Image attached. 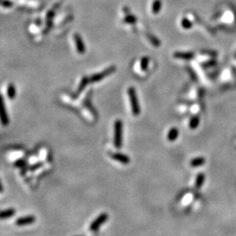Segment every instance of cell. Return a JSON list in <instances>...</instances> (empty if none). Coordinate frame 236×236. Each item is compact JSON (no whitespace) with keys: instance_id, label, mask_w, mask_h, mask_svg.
<instances>
[{"instance_id":"cell-4","label":"cell","mask_w":236,"mask_h":236,"mask_svg":"<svg viewBox=\"0 0 236 236\" xmlns=\"http://www.w3.org/2000/svg\"><path fill=\"white\" fill-rule=\"evenodd\" d=\"M109 219V215L106 212H103L100 216L96 218L95 220L90 224V230L92 232H96L99 230L101 225L105 223Z\"/></svg>"},{"instance_id":"cell-29","label":"cell","mask_w":236,"mask_h":236,"mask_svg":"<svg viewBox=\"0 0 236 236\" xmlns=\"http://www.w3.org/2000/svg\"><path fill=\"white\" fill-rule=\"evenodd\" d=\"M123 11L125 13V14H129V13H130L129 8H128V7H124L123 8Z\"/></svg>"},{"instance_id":"cell-20","label":"cell","mask_w":236,"mask_h":236,"mask_svg":"<svg viewBox=\"0 0 236 236\" xmlns=\"http://www.w3.org/2000/svg\"><path fill=\"white\" fill-rule=\"evenodd\" d=\"M149 61L150 59L149 57L145 56L142 58L141 59V61H140V67H141V70L142 71H146L148 68V65H149Z\"/></svg>"},{"instance_id":"cell-19","label":"cell","mask_w":236,"mask_h":236,"mask_svg":"<svg viewBox=\"0 0 236 236\" xmlns=\"http://www.w3.org/2000/svg\"><path fill=\"white\" fill-rule=\"evenodd\" d=\"M137 20H138V19H137L136 16L129 13V14H126L125 17L123 19V22L126 23V24H133L136 23Z\"/></svg>"},{"instance_id":"cell-25","label":"cell","mask_w":236,"mask_h":236,"mask_svg":"<svg viewBox=\"0 0 236 236\" xmlns=\"http://www.w3.org/2000/svg\"><path fill=\"white\" fill-rule=\"evenodd\" d=\"M25 164L26 162L24 159H19L15 161L14 166L16 167H22L23 166L25 165Z\"/></svg>"},{"instance_id":"cell-22","label":"cell","mask_w":236,"mask_h":236,"mask_svg":"<svg viewBox=\"0 0 236 236\" xmlns=\"http://www.w3.org/2000/svg\"><path fill=\"white\" fill-rule=\"evenodd\" d=\"M201 95H202V92L200 91V89L196 88L193 90L189 96L192 100H198L201 96Z\"/></svg>"},{"instance_id":"cell-15","label":"cell","mask_w":236,"mask_h":236,"mask_svg":"<svg viewBox=\"0 0 236 236\" xmlns=\"http://www.w3.org/2000/svg\"><path fill=\"white\" fill-rule=\"evenodd\" d=\"M16 96V87L13 83H9L7 87V96L9 100H14Z\"/></svg>"},{"instance_id":"cell-5","label":"cell","mask_w":236,"mask_h":236,"mask_svg":"<svg viewBox=\"0 0 236 236\" xmlns=\"http://www.w3.org/2000/svg\"><path fill=\"white\" fill-rule=\"evenodd\" d=\"M36 219L34 216L29 215L26 216H22V217L19 218L16 220L15 224L17 226H24V225H29L31 224L34 223L35 222Z\"/></svg>"},{"instance_id":"cell-21","label":"cell","mask_w":236,"mask_h":236,"mask_svg":"<svg viewBox=\"0 0 236 236\" xmlns=\"http://www.w3.org/2000/svg\"><path fill=\"white\" fill-rule=\"evenodd\" d=\"M146 36L148 38V40H149L150 42H151L153 45H154L155 47H158V46H160L161 42H160V41L158 40V39L154 35H153V34H146Z\"/></svg>"},{"instance_id":"cell-14","label":"cell","mask_w":236,"mask_h":236,"mask_svg":"<svg viewBox=\"0 0 236 236\" xmlns=\"http://www.w3.org/2000/svg\"><path fill=\"white\" fill-rule=\"evenodd\" d=\"M199 122H200L199 117L195 114V115H194V116L190 118V120H189V128H190L191 130L196 129V128H198V126H199Z\"/></svg>"},{"instance_id":"cell-10","label":"cell","mask_w":236,"mask_h":236,"mask_svg":"<svg viewBox=\"0 0 236 236\" xmlns=\"http://www.w3.org/2000/svg\"><path fill=\"white\" fill-rule=\"evenodd\" d=\"M178 136H179V130L175 127H173L168 131L167 135V141L173 142L177 139Z\"/></svg>"},{"instance_id":"cell-12","label":"cell","mask_w":236,"mask_h":236,"mask_svg":"<svg viewBox=\"0 0 236 236\" xmlns=\"http://www.w3.org/2000/svg\"><path fill=\"white\" fill-rule=\"evenodd\" d=\"M206 163V159L203 157H199V158H193L190 161H189V164L192 167H198L203 166Z\"/></svg>"},{"instance_id":"cell-24","label":"cell","mask_w":236,"mask_h":236,"mask_svg":"<svg viewBox=\"0 0 236 236\" xmlns=\"http://www.w3.org/2000/svg\"><path fill=\"white\" fill-rule=\"evenodd\" d=\"M43 162H41V161H39V162L38 163H35V164L31 165L30 167H29V171H36V170L39 169V168L43 166Z\"/></svg>"},{"instance_id":"cell-3","label":"cell","mask_w":236,"mask_h":236,"mask_svg":"<svg viewBox=\"0 0 236 236\" xmlns=\"http://www.w3.org/2000/svg\"><path fill=\"white\" fill-rule=\"evenodd\" d=\"M115 70H116V67H115V66H110L109 67L104 70L103 71H102L101 73H95L93 74V75H92L91 77H90V81L91 82L101 81L104 78H105L106 77H108V76L113 73L115 71Z\"/></svg>"},{"instance_id":"cell-11","label":"cell","mask_w":236,"mask_h":236,"mask_svg":"<svg viewBox=\"0 0 236 236\" xmlns=\"http://www.w3.org/2000/svg\"><path fill=\"white\" fill-rule=\"evenodd\" d=\"M90 78L87 77H83L82 78L81 81H80V84H79L78 86V88H77V92H76V97L77 96L80 95L81 92L83 91L84 89L87 87V86L88 85V83L90 82Z\"/></svg>"},{"instance_id":"cell-28","label":"cell","mask_w":236,"mask_h":236,"mask_svg":"<svg viewBox=\"0 0 236 236\" xmlns=\"http://www.w3.org/2000/svg\"><path fill=\"white\" fill-rule=\"evenodd\" d=\"M182 25H183V27L186 28V29H187V28H189V27H190L189 22L187 20H186V19H183L182 20Z\"/></svg>"},{"instance_id":"cell-7","label":"cell","mask_w":236,"mask_h":236,"mask_svg":"<svg viewBox=\"0 0 236 236\" xmlns=\"http://www.w3.org/2000/svg\"><path fill=\"white\" fill-rule=\"evenodd\" d=\"M73 39L76 44V47H77V52L80 54H83L84 53H85L86 48L80 34H78V33H75V34H73Z\"/></svg>"},{"instance_id":"cell-23","label":"cell","mask_w":236,"mask_h":236,"mask_svg":"<svg viewBox=\"0 0 236 236\" xmlns=\"http://www.w3.org/2000/svg\"><path fill=\"white\" fill-rule=\"evenodd\" d=\"M194 199V194H187V195H186V196H185L184 200H183V203H184V205H189V204H190L191 203L193 202Z\"/></svg>"},{"instance_id":"cell-6","label":"cell","mask_w":236,"mask_h":236,"mask_svg":"<svg viewBox=\"0 0 236 236\" xmlns=\"http://www.w3.org/2000/svg\"><path fill=\"white\" fill-rule=\"evenodd\" d=\"M110 155V158L112 159L115 160V161H118V162L122 163L123 164H128L130 163V158L128 155L122 154V153L119 152H115V153H111Z\"/></svg>"},{"instance_id":"cell-27","label":"cell","mask_w":236,"mask_h":236,"mask_svg":"<svg viewBox=\"0 0 236 236\" xmlns=\"http://www.w3.org/2000/svg\"><path fill=\"white\" fill-rule=\"evenodd\" d=\"M12 5H13V2H11L10 0H3V1L2 2V6L5 8L11 7Z\"/></svg>"},{"instance_id":"cell-9","label":"cell","mask_w":236,"mask_h":236,"mask_svg":"<svg viewBox=\"0 0 236 236\" xmlns=\"http://www.w3.org/2000/svg\"><path fill=\"white\" fill-rule=\"evenodd\" d=\"M206 180V176L204 173H199L196 175L195 178V183H194V188L197 190L202 188L203 185L204 184Z\"/></svg>"},{"instance_id":"cell-18","label":"cell","mask_w":236,"mask_h":236,"mask_svg":"<svg viewBox=\"0 0 236 236\" xmlns=\"http://www.w3.org/2000/svg\"><path fill=\"white\" fill-rule=\"evenodd\" d=\"M174 57H176V58L181 59V60H189L193 57V54H189V53L176 52L174 53Z\"/></svg>"},{"instance_id":"cell-2","label":"cell","mask_w":236,"mask_h":236,"mask_svg":"<svg viewBox=\"0 0 236 236\" xmlns=\"http://www.w3.org/2000/svg\"><path fill=\"white\" fill-rule=\"evenodd\" d=\"M128 95L129 97L130 103H131V113L134 116H138L141 113V109H140L139 103H138V96H137L136 90L134 87H131L128 89Z\"/></svg>"},{"instance_id":"cell-26","label":"cell","mask_w":236,"mask_h":236,"mask_svg":"<svg viewBox=\"0 0 236 236\" xmlns=\"http://www.w3.org/2000/svg\"><path fill=\"white\" fill-rule=\"evenodd\" d=\"M199 109H200V106L198 104H194L193 106H191L189 110L191 111V113H193L194 114H197L198 112L199 111Z\"/></svg>"},{"instance_id":"cell-13","label":"cell","mask_w":236,"mask_h":236,"mask_svg":"<svg viewBox=\"0 0 236 236\" xmlns=\"http://www.w3.org/2000/svg\"><path fill=\"white\" fill-rule=\"evenodd\" d=\"M15 214H16V209L13 208H9V209L2 210L1 213H0V217H1V219H9L11 216H15Z\"/></svg>"},{"instance_id":"cell-17","label":"cell","mask_w":236,"mask_h":236,"mask_svg":"<svg viewBox=\"0 0 236 236\" xmlns=\"http://www.w3.org/2000/svg\"><path fill=\"white\" fill-rule=\"evenodd\" d=\"M54 10H50L47 13V16H46V24H47V29H50L52 27L53 24V19H54Z\"/></svg>"},{"instance_id":"cell-16","label":"cell","mask_w":236,"mask_h":236,"mask_svg":"<svg viewBox=\"0 0 236 236\" xmlns=\"http://www.w3.org/2000/svg\"><path fill=\"white\" fill-rule=\"evenodd\" d=\"M161 6H162V3H161V0H154L153 2L152 6H151V11H152V13H154V15L159 13L160 11H161Z\"/></svg>"},{"instance_id":"cell-8","label":"cell","mask_w":236,"mask_h":236,"mask_svg":"<svg viewBox=\"0 0 236 236\" xmlns=\"http://www.w3.org/2000/svg\"><path fill=\"white\" fill-rule=\"evenodd\" d=\"M1 122L2 125L6 126V125H9V116H8L7 111H6V105H5L4 100H3V96H1Z\"/></svg>"},{"instance_id":"cell-1","label":"cell","mask_w":236,"mask_h":236,"mask_svg":"<svg viewBox=\"0 0 236 236\" xmlns=\"http://www.w3.org/2000/svg\"><path fill=\"white\" fill-rule=\"evenodd\" d=\"M123 123L120 119H117L114 123V147L119 149L122 146Z\"/></svg>"}]
</instances>
